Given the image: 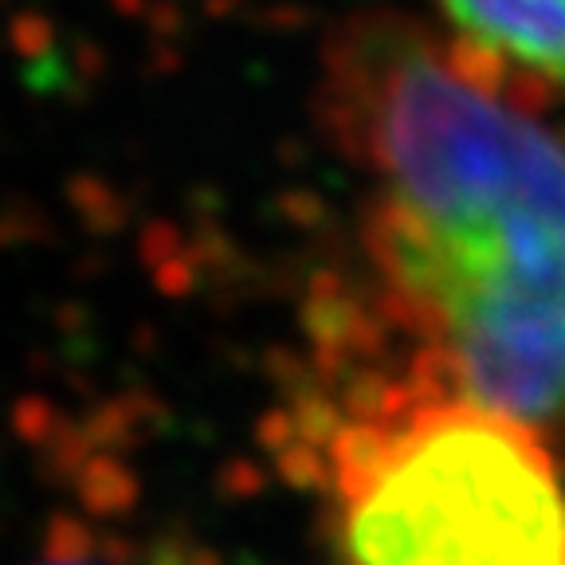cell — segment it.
I'll use <instances>...</instances> for the list:
<instances>
[{
  "label": "cell",
  "instance_id": "6da1fadb",
  "mask_svg": "<svg viewBox=\"0 0 565 565\" xmlns=\"http://www.w3.org/2000/svg\"><path fill=\"white\" fill-rule=\"evenodd\" d=\"M318 115L353 177L358 244L408 362L565 433V130L459 67L416 20H345Z\"/></svg>",
  "mask_w": 565,
  "mask_h": 565
},
{
  "label": "cell",
  "instance_id": "7a4b0ae2",
  "mask_svg": "<svg viewBox=\"0 0 565 565\" xmlns=\"http://www.w3.org/2000/svg\"><path fill=\"white\" fill-rule=\"evenodd\" d=\"M295 440V483L330 499L345 565H565L546 436L420 365L318 401Z\"/></svg>",
  "mask_w": 565,
  "mask_h": 565
},
{
  "label": "cell",
  "instance_id": "3957f363",
  "mask_svg": "<svg viewBox=\"0 0 565 565\" xmlns=\"http://www.w3.org/2000/svg\"><path fill=\"white\" fill-rule=\"evenodd\" d=\"M433 35L471 79L554 115L565 106V0H428Z\"/></svg>",
  "mask_w": 565,
  "mask_h": 565
},
{
  "label": "cell",
  "instance_id": "277c9868",
  "mask_svg": "<svg viewBox=\"0 0 565 565\" xmlns=\"http://www.w3.org/2000/svg\"><path fill=\"white\" fill-rule=\"evenodd\" d=\"M40 565H95V562H47V557H44Z\"/></svg>",
  "mask_w": 565,
  "mask_h": 565
}]
</instances>
